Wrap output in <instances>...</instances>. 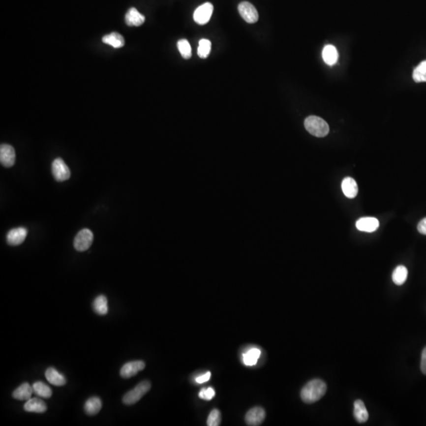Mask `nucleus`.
Returning <instances> with one entry per match:
<instances>
[{
    "label": "nucleus",
    "instance_id": "nucleus-1",
    "mask_svg": "<svg viewBox=\"0 0 426 426\" xmlns=\"http://www.w3.org/2000/svg\"><path fill=\"white\" fill-rule=\"evenodd\" d=\"M326 392V384L320 379H314L307 383L302 389V400L307 404H312L320 400Z\"/></svg>",
    "mask_w": 426,
    "mask_h": 426
},
{
    "label": "nucleus",
    "instance_id": "nucleus-2",
    "mask_svg": "<svg viewBox=\"0 0 426 426\" xmlns=\"http://www.w3.org/2000/svg\"><path fill=\"white\" fill-rule=\"evenodd\" d=\"M304 125L309 134L317 138H324L329 134V124L321 118L314 116H309L305 119Z\"/></svg>",
    "mask_w": 426,
    "mask_h": 426
},
{
    "label": "nucleus",
    "instance_id": "nucleus-3",
    "mask_svg": "<svg viewBox=\"0 0 426 426\" xmlns=\"http://www.w3.org/2000/svg\"><path fill=\"white\" fill-rule=\"evenodd\" d=\"M151 389V384L148 380L140 382L134 389L128 392L122 398L124 404L134 405L142 398Z\"/></svg>",
    "mask_w": 426,
    "mask_h": 426
},
{
    "label": "nucleus",
    "instance_id": "nucleus-4",
    "mask_svg": "<svg viewBox=\"0 0 426 426\" xmlns=\"http://www.w3.org/2000/svg\"><path fill=\"white\" fill-rule=\"evenodd\" d=\"M93 242V234L88 228L80 231L76 235L74 246L79 252H84L90 249Z\"/></svg>",
    "mask_w": 426,
    "mask_h": 426
},
{
    "label": "nucleus",
    "instance_id": "nucleus-5",
    "mask_svg": "<svg viewBox=\"0 0 426 426\" xmlns=\"http://www.w3.org/2000/svg\"><path fill=\"white\" fill-rule=\"evenodd\" d=\"M52 175L57 182H64L70 177V168L61 158H56L52 164Z\"/></svg>",
    "mask_w": 426,
    "mask_h": 426
},
{
    "label": "nucleus",
    "instance_id": "nucleus-6",
    "mask_svg": "<svg viewBox=\"0 0 426 426\" xmlns=\"http://www.w3.org/2000/svg\"><path fill=\"white\" fill-rule=\"evenodd\" d=\"M239 14L242 18L249 24L257 22L259 18L257 9L249 2H243L239 5Z\"/></svg>",
    "mask_w": 426,
    "mask_h": 426
},
{
    "label": "nucleus",
    "instance_id": "nucleus-7",
    "mask_svg": "<svg viewBox=\"0 0 426 426\" xmlns=\"http://www.w3.org/2000/svg\"><path fill=\"white\" fill-rule=\"evenodd\" d=\"M213 13V6L210 2H205L196 9L193 13V19L199 25L207 24Z\"/></svg>",
    "mask_w": 426,
    "mask_h": 426
},
{
    "label": "nucleus",
    "instance_id": "nucleus-8",
    "mask_svg": "<svg viewBox=\"0 0 426 426\" xmlns=\"http://www.w3.org/2000/svg\"><path fill=\"white\" fill-rule=\"evenodd\" d=\"M16 159V154L14 147L7 145L2 144L0 146V162L2 166L5 167H11L14 165Z\"/></svg>",
    "mask_w": 426,
    "mask_h": 426
},
{
    "label": "nucleus",
    "instance_id": "nucleus-9",
    "mask_svg": "<svg viewBox=\"0 0 426 426\" xmlns=\"http://www.w3.org/2000/svg\"><path fill=\"white\" fill-rule=\"evenodd\" d=\"M145 368H146V363L142 361H133L125 363L123 366L122 367L120 376L122 378H130L132 376L138 374L140 371L143 370Z\"/></svg>",
    "mask_w": 426,
    "mask_h": 426
},
{
    "label": "nucleus",
    "instance_id": "nucleus-10",
    "mask_svg": "<svg viewBox=\"0 0 426 426\" xmlns=\"http://www.w3.org/2000/svg\"><path fill=\"white\" fill-rule=\"evenodd\" d=\"M28 235V230L24 227L10 230L6 235V241L10 245H19L25 241Z\"/></svg>",
    "mask_w": 426,
    "mask_h": 426
},
{
    "label": "nucleus",
    "instance_id": "nucleus-11",
    "mask_svg": "<svg viewBox=\"0 0 426 426\" xmlns=\"http://www.w3.org/2000/svg\"><path fill=\"white\" fill-rule=\"evenodd\" d=\"M265 416L266 414L263 408L254 407L249 410L245 414V420L248 426H260L264 422Z\"/></svg>",
    "mask_w": 426,
    "mask_h": 426
},
{
    "label": "nucleus",
    "instance_id": "nucleus-12",
    "mask_svg": "<svg viewBox=\"0 0 426 426\" xmlns=\"http://www.w3.org/2000/svg\"><path fill=\"white\" fill-rule=\"evenodd\" d=\"M379 220L374 217H363L359 219L356 223L357 229L364 232H373L378 229Z\"/></svg>",
    "mask_w": 426,
    "mask_h": 426
},
{
    "label": "nucleus",
    "instance_id": "nucleus-13",
    "mask_svg": "<svg viewBox=\"0 0 426 426\" xmlns=\"http://www.w3.org/2000/svg\"><path fill=\"white\" fill-rule=\"evenodd\" d=\"M47 409L46 403L39 398H30L24 405L26 412L44 413Z\"/></svg>",
    "mask_w": 426,
    "mask_h": 426
},
{
    "label": "nucleus",
    "instance_id": "nucleus-14",
    "mask_svg": "<svg viewBox=\"0 0 426 426\" xmlns=\"http://www.w3.org/2000/svg\"><path fill=\"white\" fill-rule=\"evenodd\" d=\"M45 376L48 382L55 386H63L66 384V379L64 375L56 370V368H48L45 372Z\"/></svg>",
    "mask_w": 426,
    "mask_h": 426
},
{
    "label": "nucleus",
    "instance_id": "nucleus-15",
    "mask_svg": "<svg viewBox=\"0 0 426 426\" xmlns=\"http://www.w3.org/2000/svg\"><path fill=\"white\" fill-rule=\"evenodd\" d=\"M146 18L143 14L138 12L136 8H130L125 14V21L129 26H140L144 24Z\"/></svg>",
    "mask_w": 426,
    "mask_h": 426
},
{
    "label": "nucleus",
    "instance_id": "nucleus-16",
    "mask_svg": "<svg viewBox=\"0 0 426 426\" xmlns=\"http://www.w3.org/2000/svg\"><path fill=\"white\" fill-rule=\"evenodd\" d=\"M342 190L346 197L348 198H354L356 197L359 192V187L355 180L352 178H345L342 182Z\"/></svg>",
    "mask_w": 426,
    "mask_h": 426
},
{
    "label": "nucleus",
    "instance_id": "nucleus-17",
    "mask_svg": "<svg viewBox=\"0 0 426 426\" xmlns=\"http://www.w3.org/2000/svg\"><path fill=\"white\" fill-rule=\"evenodd\" d=\"M33 393L32 386L29 383H24L18 387L16 390L14 391L12 396L18 400H29Z\"/></svg>",
    "mask_w": 426,
    "mask_h": 426
},
{
    "label": "nucleus",
    "instance_id": "nucleus-18",
    "mask_svg": "<svg viewBox=\"0 0 426 426\" xmlns=\"http://www.w3.org/2000/svg\"><path fill=\"white\" fill-rule=\"evenodd\" d=\"M354 416L357 422L365 423L368 419V413L364 402L360 399L355 401L354 404Z\"/></svg>",
    "mask_w": 426,
    "mask_h": 426
},
{
    "label": "nucleus",
    "instance_id": "nucleus-19",
    "mask_svg": "<svg viewBox=\"0 0 426 426\" xmlns=\"http://www.w3.org/2000/svg\"><path fill=\"white\" fill-rule=\"evenodd\" d=\"M102 408V401L99 397H91L85 403V411L90 416L96 415Z\"/></svg>",
    "mask_w": 426,
    "mask_h": 426
},
{
    "label": "nucleus",
    "instance_id": "nucleus-20",
    "mask_svg": "<svg viewBox=\"0 0 426 426\" xmlns=\"http://www.w3.org/2000/svg\"><path fill=\"white\" fill-rule=\"evenodd\" d=\"M322 57L325 63L328 64L329 66H333L334 64L336 63L338 54L335 47L330 45V44L326 45L323 49Z\"/></svg>",
    "mask_w": 426,
    "mask_h": 426
},
{
    "label": "nucleus",
    "instance_id": "nucleus-21",
    "mask_svg": "<svg viewBox=\"0 0 426 426\" xmlns=\"http://www.w3.org/2000/svg\"><path fill=\"white\" fill-rule=\"evenodd\" d=\"M104 44H108L114 48H120L124 46L125 40L121 34L118 32H112V33L106 35L102 39Z\"/></svg>",
    "mask_w": 426,
    "mask_h": 426
},
{
    "label": "nucleus",
    "instance_id": "nucleus-22",
    "mask_svg": "<svg viewBox=\"0 0 426 426\" xmlns=\"http://www.w3.org/2000/svg\"><path fill=\"white\" fill-rule=\"evenodd\" d=\"M92 308L95 313L100 316H104L108 313V299L104 295L96 297L92 303Z\"/></svg>",
    "mask_w": 426,
    "mask_h": 426
},
{
    "label": "nucleus",
    "instance_id": "nucleus-23",
    "mask_svg": "<svg viewBox=\"0 0 426 426\" xmlns=\"http://www.w3.org/2000/svg\"><path fill=\"white\" fill-rule=\"evenodd\" d=\"M33 392L36 396L41 398H49L52 397V390L50 387L48 386L46 384L41 382V381H37L35 382L32 385Z\"/></svg>",
    "mask_w": 426,
    "mask_h": 426
},
{
    "label": "nucleus",
    "instance_id": "nucleus-24",
    "mask_svg": "<svg viewBox=\"0 0 426 426\" xmlns=\"http://www.w3.org/2000/svg\"><path fill=\"white\" fill-rule=\"evenodd\" d=\"M407 275H408L407 269L405 267L404 265H398V267L396 268L393 273V282H394L395 284L400 286L406 282Z\"/></svg>",
    "mask_w": 426,
    "mask_h": 426
},
{
    "label": "nucleus",
    "instance_id": "nucleus-25",
    "mask_svg": "<svg viewBox=\"0 0 426 426\" xmlns=\"http://www.w3.org/2000/svg\"><path fill=\"white\" fill-rule=\"evenodd\" d=\"M260 355H261V351L259 349H251L243 355V363L247 366H253L257 364Z\"/></svg>",
    "mask_w": 426,
    "mask_h": 426
},
{
    "label": "nucleus",
    "instance_id": "nucleus-26",
    "mask_svg": "<svg viewBox=\"0 0 426 426\" xmlns=\"http://www.w3.org/2000/svg\"><path fill=\"white\" fill-rule=\"evenodd\" d=\"M413 79L414 82H426V60L421 62L413 72Z\"/></svg>",
    "mask_w": 426,
    "mask_h": 426
},
{
    "label": "nucleus",
    "instance_id": "nucleus-27",
    "mask_svg": "<svg viewBox=\"0 0 426 426\" xmlns=\"http://www.w3.org/2000/svg\"><path fill=\"white\" fill-rule=\"evenodd\" d=\"M211 42L206 39H202L199 41V47L197 49V54L200 58L206 59L211 52Z\"/></svg>",
    "mask_w": 426,
    "mask_h": 426
},
{
    "label": "nucleus",
    "instance_id": "nucleus-28",
    "mask_svg": "<svg viewBox=\"0 0 426 426\" xmlns=\"http://www.w3.org/2000/svg\"><path fill=\"white\" fill-rule=\"evenodd\" d=\"M178 48L180 51V54L183 56V58L185 60H189L192 56L191 46L189 44L187 40L183 39L178 42Z\"/></svg>",
    "mask_w": 426,
    "mask_h": 426
},
{
    "label": "nucleus",
    "instance_id": "nucleus-29",
    "mask_svg": "<svg viewBox=\"0 0 426 426\" xmlns=\"http://www.w3.org/2000/svg\"><path fill=\"white\" fill-rule=\"evenodd\" d=\"M220 422H221V414L219 412V410L216 409L212 410L208 418L207 426H219Z\"/></svg>",
    "mask_w": 426,
    "mask_h": 426
},
{
    "label": "nucleus",
    "instance_id": "nucleus-30",
    "mask_svg": "<svg viewBox=\"0 0 426 426\" xmlns=\"http://www.w3.org/2000/svg\"><path fill=\"white\" fill-rule=\"evenodd\" d=\"M215 390L213 388H209L207 389H202L200 392L199 397L205 400H211L213 397L215 396Z\"/></svg>",
    "mask_w": 426,
    "mask_h": 426
},
{
    "label": "nucleus",
    "instance_id": "nucleus-31",
    "mask_svg": "<svg viewBox=\"0 0 426 426\" xmlns=\"http://www.w3.org/2000/svg\"><path fill=\"white\" fill-rule=\"evenodd\" d=\"M421 370L423 374L426 375V347L422 353V359H421Z\"/></svg>",
    "mask_w": 426,
    "mask_h": 426
},
{
    "label": "nucleus",
    "instance_id": "nucleus-32",
    "mask_svg": "<svg viewBox=\"0 0 426 426\" xmlns=\"http://www.w3.org/2000/svg\"><path fill=\"white\" fill-rule=\"evenodd\" d=\"M211 377V372H207L205 374L202 375V376H198L196 378V381L198 384H203V383L207 382L209 381V379Z\"/></svg>",
    "mask_w": 426,
    "mask_h": 426
},
{
    "label": "nucleus",
    "instance_id": "nucleus-33",
    "mask_svg": "<svg viewBox=\"0 0 426 426\" xmlns=\"http://www.w3.org/2000/svg\"><path fill=\"white\" fill-rule=\"evenodd\" d=\"M418 231L422 235H426V218L422 219L418 223Z\"/></svg>",
    "mask_w": 426,
    "mask_h": 426
}]
</instances>
